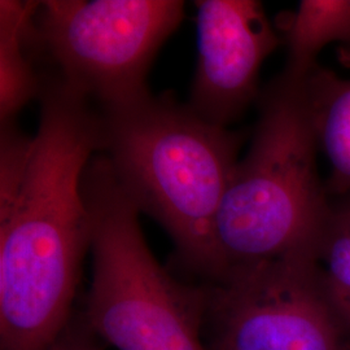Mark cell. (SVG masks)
I'll return each instance as SVG.
<instances>
[{
    "instance_id": "obj_3",
    "label": "cell",
    "mask_w": 350,
    "mask_h": 350,
    "mask_svg": "<svg viewBox=\"0 0 350 350\" xmlns=\"http://www.w3.org/2000/svg\"><path fill=\"white\" fill-rule=\"evenodd\" d=\"M306 78L282 72L258 96L250 150L237 163L214 222V279L231 269L317 257L334 208L318 173Z\"/></svg>"
},
{
    "instance_id": "obj_1",
    "label": "cell",
    "mask_w": 350,
    "mask_h": 350,
    "mask_svg": "<svg viewBox=\"0 0 350 350\" xmlns=\"http://www.w3.org/2000/svg\"><path fill=\"white\" fill-rule=\"evenodd\" d=\"M38 99L34 138L1 125V350H50L68 327L91 248L82 178L101 150L100 114L56 72L40 75Z\"/></svg>"
},
{
    "instance_id": "obj_8",
    "label": "cell",
    "mask_w": 350,
    "mask_h": 350,
    "mask_svg": "<svg viewBox=\"0 0 350 350\" xmlns=\"http://www.w3.org/2000/svg\"><path fill=\"white\" fill-rule=\"evenodd\" d=\"M306 91L318 146L331 165L328 189L350 191V78L317 65L306 78Z\"/></svg>"
},
{
    "instance_id": "obj_5",
    "label": "cell",
    "mask_w": 350,
    "mask_h": 350,
    "mask_svg": "<svg viewBox=\"0 0 350 350\" xmlns=\"http://www.w3.org/2000/svg\"><path fill=\"white\" fill-rule=\"evenodd\" d=\"M183 8L178 0L39 1L31 40L69 88L111 107L150 92V63L183 20Z\"/></svg>"
},
{
    "instance_id": "obj_9",
    "label": "cell",
    "mask_w": 350,
    "mask_h": 350,
    "mask_svg": "<svg viewBox=\"0 0 350 350\" xmlns=\"http://www.w3.org/2000/svg\"><path fill=\"white\" fill-rule=\"evenodd\" d=\"M279 29L287 46L283 72L305 78L328 44L340 43L350 56V0H302L295 12L280 17Z\"/></svg>"
},
{
    "instance_id": "obj_11",
    "label": "cell",
    "mask_w": 350,
    "mask_h": 350,
    "mask_svg": "<svg viewBox=\"0 0 350 350\" xmlns=\"http://www.w3.org/2000/svg\"><path fill=\"white\" fill-rule=\"evenodd\" d=\"M315 260L325 292L350 331V205L334 208Z\"/></svg>"
},
{
    "instance_id": "obj_10",
    "label": "cell",
    "mask_w": 350,
    "mask_h": 350,
    "mask_svg": "<svg viewBox=\"0 0 350 350\" xmlns=\"http://www.w3.org/2000/svg\"><path fill=\"white\" fill-rule=\"evenodd\" d=\"M39 1H0V120L13 118L40 92V75L26 56Z\"/></svg>"
},
{
    "instance_id": "obj_6",
    "label": "cell",
    "mask_w": 350,
    "mask_h": 350,
    "mask_svg": "<svg viewBox=\"0 0 350 350\" xmlns=\"http://www.w3.org/2000/svg\"><path fill=\"white\" fill-rule=\"evenodd\" d=\"M204 287L206 350H350L315 256L231 269Z\"/></svg>"
},
{
    "instance_id": "obj_4",
    "label": "cell",
    "mask_w": 350,
    "mask_h": 350,
    "mask_svg": "<svg viewBox=\"0 0 350 350\" xmlns=\"http://www.w3.org/2000/svg\"><path fill=\"white\" fill-rule=\"evenodd\" d=\"M82 192L94 257L91 331L118 350H206L205 287L180 283L157 262L139 225L140 211L103 153L88 163Z\"/></svg>"
},
{
    "instance_id": "obj_7",
    "label": "cell",
    "mask_w": 350,
    "mask_h": 350,
    "mask_svg": "<svg viewBox=\"0 0 350 350\" xmlns=\"http://www.w3.org/2000/svg\"><path fill=\"white\" fill-rule=\"evenodd\" d=\"M199 59L188 105L204 120L227 127L257 99L263 62L282 43L262 3L198 1Z\"/></svg>"
},
{
    "instance_id": "obj_2",
    "label": "cell",
    "mask_w": 350,
    "mask_h": 350,
    "mask_svg": "<svg viewBox=\"0 0 350 350\" xmlns=\"http://www.w3.org/2000/svg\"><path fill=\"white\" fill-rule=\"evenodd\" d=\"M100 125V152L127 195L167 231L187 269L214 279V222L241 135L150 92L104 107Z\"/></svg>"
},
{
    "instance_id": "obj_12",
    "label": "cell",
    "mask_w": 350,
    "mask_h": 350,
    "mask_svg": "<svg viewBox=\"0 0 350 350\" xmlns=\"http://www.w3.org/2000/svg\"><path fill=\"white\" fill-rule=\"evenodd\" d=\"M50 350H99V348L86 338L83 334L68 332V327L63 335L56 340Z\"/></svg>"
}]
</instances>
